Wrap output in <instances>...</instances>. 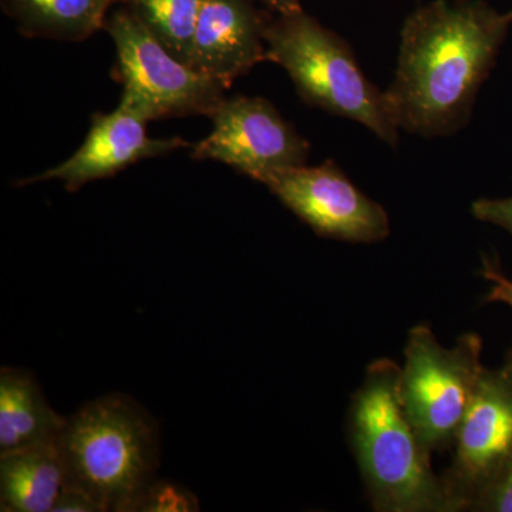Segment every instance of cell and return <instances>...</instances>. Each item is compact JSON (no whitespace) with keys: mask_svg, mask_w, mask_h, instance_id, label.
<instances>
[{"mask_svg":"<svg viewBox=\"0 0 512 512\" xmlns=\"http://www.w3.org/2000/svg\"><path fill=\"white\" fill-rule=\"evenodd\" d=\"M113 0H8L12 15L30 36L83 40L106 23Z\"/></svg>","mask_w":512,"mask_h":512,"instance_id":"obj_14","label":"cell"},{"mask_svg":"<svg viewBox=\"0 0 512 512\" xmlns=\"http://www.w3.org/2000/svg\"><path fill=\"white\" fill-rule=\"evenodd\" d=\"M441 476L451 512L470 511L481 491L512 456V372L484 367Z\"/></svg>","mask_w":512,"mask_h":512,"instance_id":"obj_8","label":"cell"},{"mask_svg":"<svg viewBox=\"0 0 512 512\" xmlns=\"http://www.w3.org/2000/svg\"><path fill=\"white\" fill-rule=\"evenodd\" d=\"M130 12L177 59L190 62L192 37L205 0H126Z\"/></svg>","mask_w":512,"mask_h":512,"instance_id":"obj_15","label":"cell"},{"mask_svg":"<svg viewBox=\"0 0 512 512\" xmlns=\"http://www.w3.org/2000/svg\"><path fill=\"white\" fill-rule=\"evenodd\" d=\"M471 212L478 221L497 225L512 235V197L497 198V200L481 198L473 202Z\"/></svg>","mask_w":512,"mask_h":512,"instance_id":"obj_19","label":"cell"},{"mask_svg":"<svg viewBox=\"0 0 512 512\" xmlns=\"http://www.w3.org/2000/svg\"><path fill=\"white\" fill-rule=\"evenodd\" d=\"M474 512H512V456L471 505Z\"/></svg>","mask_w":512,"mask_h":512,"instance_id":"obj_17","label":"cell"},{"mask_svg":"<svg viewBox=\"0 0 512 512\" xmlns=\"http://www.w3.org/2000/svg\"><path fill=\"white\" fill-rule=\"evenodd\" d=\"M106 28L116 45L120 101L148 121L210 116L225 99V84L177 59L130 10L114 13Z\"/></svg>","mask_w":512,"mask_h":512,"instance_id":"obj_6","label":"cell"},{"mask_svg":"<svg viewBox=\"0 0 512 512\" xmlns=\"http://www.w3.org/2000/svg\"><path fill=\"white\" fill-rule=\"evenodd\" d=\"M208 117L212 131L192 146L195 160L227 164L262 184L308 161V141L262 97H225Z\"/></svg>","mask_w":512,"mask_h":512,"instance_id":"obj_7","label":"cell"},{"mask_svg":"<svg viewBox=\"0 0 512 512\" xmlns=\"http://www.w3.org/2000/svg\"><path fill=\"white\" fill-rule=\"evenodd\" d=\"M265 45L266 59L284 67L306 103L363 124L397 146L400 130L384 92L367 80L342 37L301 9L268 22Z\"/></svg>","mask_w":512,"mask_h":512,"instance_id":"obj_4","label":"cell"},{"mask_svg":"<svg viewBox=\"0 0 512 512\" xmlns=\"http://www.w3.org/2000/svg\"><path fill=\"white\" fill-rule=\"evenodd\" d=\"M53 512H101L89 495L77 488L66 487L53 508Z\"/></svg>","mask_w":512,"mask_h":512,"instance_id":"obj_20","label":"cell"},{"mask_svg":"<svg viewBox=\"0 0 512 512\" xmlns=\"http://www.w3.org/2000/svg\"><path fill=\"white\" fill-rule=\"evenodd\" d=\"M483 340L466 333L456 346L444 348L427 325L414 326L404 348L399 393L404 413L427 453L456 441L478 377Z\"/></svg>","mask_w":512,"mask_h":512,"instance_id":"obj_5","label":"cell"},{"mask_svg":"<svg viewBox=\"0 0 512 512\" xmlns=\"http://www.w3.org/2000/svg\"><path fill=\"white\" fill-rule=\"evenodd\" d=\"M66 419L47 402L32 373L16 367H2L0 453L57 443Z\"/></svg>","mask_w":512,"mask_h":512,"instance_id":"obj_13","label":"cell"},{"mask_svg":"<svg viewBox=\"0 0 512 512\" xmlns=\"http://www.w3.org/2000/svg\"><path fill=\"white\" fill-rule=\"evenodd\" d=\"M147 123L146 117L120 101L119 107L111 113L94 114L86 140L72 157L18 184L25 187L59 180L67 190L77 191L92 181L113 177L138 161L191 147L181 137H148Z\"/></svg>","mask_w":512,"mask_h":512,"instance_id":"obj_10","label":"cell"},{"mask_svg":"<svg viewBox=\"0 0 512 512\" xmlns=\"http://www.w3.org/2000/svg\"><path fill=\"white\" fill-rule=\"evenodd\" d=\"M134 511L195 512L200 511V501L183 485L154 480L138 498Z\"/></svg>","mask_w":512,"mask_h":512,"instance_id":"obj_16","label":"cell"},{"mask_svg":"<svg viewBox=\"0 0 512 512\" xmlns=\"http://www.w3.org/2000/svg\"><path fill=\"white\" fill-rule=\"evenodd\" d=\"M264 185L320 237L375 244L390 235L386 210L363 194L333 161L288 168Z\"/></svg>","mask_w":512,"mask_h":512,"instance_id":"obj_9","label":"cell"},{"mask_svg":"<svg viewBox=\"0 0 512 512\" xmlns=\"http://www.w3.org/2000/svg\"><path fill=\"white\" fill-rule=\"evenodd\" d=\"M57 446L67 487L89 495L101 512H134L140 495L156 480V421L124 394L100 397L67 417Z\"/></svg>","mask_w":512,"mask_h":512,"instance_id":"obj_3","label":"cell"},{"mask_svg":"<svg viewBox=\"0 0 512 512\" xmlns=\"http://www.w3.org/2000/svg\"><path fill=\"white\" fill-rule=\"evenodd\" d=\"M67 487L57 443L0 453V510L53 512Z\"/></svg>","mask_w":512,"mask_h":512,"instance_id":"obj_12","label":"cell"},{"mask_svg":"<svg viewBox=\"0 0 512 512\" xmlns=\"http://www.w3.org/2000/svg\"><path fill=\"white\" fill-rule=\"evenodd\" d=\"M266 5L278 10L279 15L284 13L298 12L301 10V0H262Z\"/></svg>","mask_w":512,"mask_h":512,"instance_id":"obj_21","label":"cell"},{"mask_svg":"<svg viewBox=\"0 0 512 512\" xmlns=\"http://www.w3.org/2000/svg\"><path fill=\"white\" fill-rule=\"evenodd\" d=\"M481 274H483V278L487 279L491 284L487 302L505 303V305L510 306L512 309V279L507 278V276L503 274L497 259L484 256ZM504 366L508 367L512 372V348L510 352H508Z\"/></svg>","mask_w":512,"mask_h":512,"instance_id":"obj_18","label":"cell"},{"mask_svg":"<svg viewBox=\"0 0 512 512\" xmlns=\"http://www.w3.org/2000/svg\"><path fill=\"white\" fill-rule=\"evenodd\" d=\"M511 25L512 10L484 0H434L414 10L384 92L399 130L436 138L466 126Z\"/></svg>","mask_w":512,"mask_h":512,"instance_id":"obj_1","label":"cell"},{"mask_svg":"<svg viewBox=\"0 0 512 512\" xmlns=\"http://www.w3.org/2000/svg\"><path fill=\"white\" fill-rule=\"evenodd\" d=\"M400 370L376 360L350 402L349 439L370 503L379 512H451L431 454L404 413Z\"/></svg>","mask_w":512,"mask_h":512,"instance_id":"obj_2","label":"cell"},{"mask_svg":"<svg viewBox=\"0 0 512 512\" xmlns=\"http://www.w3.org/2000/svg\"><path fill=\"white\" fill-rule=\"evenodd\" d=\"M266 25L251 0H205L188 64L229 87L266 59Z\"/></svg>","mask_w":512,"mask_h":512,"instance_id":"obj_11","label":"cell"}]
</instances>
